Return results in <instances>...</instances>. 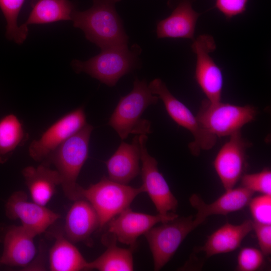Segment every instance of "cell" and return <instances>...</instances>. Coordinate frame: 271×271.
Segmentation results:
<instances>
[{"instance_id": "cell-3", "label": "cell", "mask_w": 271, "mask_h": 271, "mask_svg": "<svg viewBox=\"0 0 271 271\" xmlns=\"http://www.w3.org/2000/svg\"><path fill=\"white\" fill-rule=\"evenodd\" d=\"M159 98L152 93L145 80L136 78L132 90L120 98L108 124L116 131L121 140L125 139L130 133H151L150 121L141 116L150 105L157 103Z\"/></svg>"}, {"instance_id": "cell-25", "label": "cell", "mask_w": 271, "mask_h": 271, "mask_svg": "<svg viewBox=\"0 0 271 271\" xmlns=\"http://www.w3.org/2000/svg\"><path fill=\"white\" fill-rule=\"evenodd\" d=\"M117 246L113 241L106 250L92 261L88 262L87 270L131 271L133 270L132 250Z\"/></svg>"}, {"instance_id": "cell-1", "label": "cell", "mask_w": 271, "mask_h": 271, "mask_svg": "<svg viewBox=\"0 0 271 271\" xmlns=\"http://www.w3.org/2000/svg\"><path fill=\"white\" fill-rule=\"evenodd\" d=\"M120 1L92 0L90 9L74 12L73 26L101 50L127 46L128 38L115 10V4Z\"/></svg>"}, {"instance_id": "cell-31", "label": "cell", "mask_w": 271, "mask_h": 271, "mask_svg": "<svg viewBox=\"0 0 271 271\" xmlns=\"http://www.w3.org/2000/svg\"><path fill=\"white\" fill-rule=\"evenodd\" d=\"M254 231L261 251L264 256L271 253V224H261L253 221Z\"/></svg>"}, {"instance_id": "cell-26", "label": "cell", "mask_w": 271, "mask_h": 271, "mask_svg": "<svg viewBox=\"0 0 271 271\" xmlns=\"http://www.w3.org/2000/svg\"><path fill=\"white\" fill-rule=\"evenodd\" d=\"M25 0H0V9L6 19V37L9 40L21 44L27 38L28 26L18 25V19Z\"/></svg>"}, {"instance_id": "cell-13", "label": "cell", "mask_w": 271, "mask_h": 271, "mask_svg": "<svg viewBox=\"0 0 271 271\" xmlns=\"http://www.w3.org/2000/svg\"><path fill=\"white\" fill-rule=\"evenodd\" d=\"M6 215L11 220L19 219L22 226L35 237L45 232L60 218V215L45 206L30 202L26 193H13L6 204Z\"/></svg>"}, {"instance_id": "cell-27", "label": "cell", "mask_w": 271, "mask_h": 271, "mask_svg": "<svg viewBox=\"0 0 271 271\" xmlns=\"http://www.w3.org/2000/svg\"><path fill=\"white\" fill-rule=\"evenodd\" d=\"M241 186L253 192L271 195V171L268 168L261 171L252 173H244L240 178Z\"/></svg>"}, {"instance_id": "cell-30", "label": "cell", "mask_w": 271, "mask_h": 271, "mask_svg": "<svg viewBox=\"0 0 271 271\" xmlns=\"http://www.w3.org/2000/svg\"><path fill=\"white\" fill-rule=\"evenodd\" d=\"M248 0H216L215 7L227 19L243 13Z\"/></svg>"}, {"instance_id": "cell-18", "label": "cell", "mask_w": 271, "mask_h": 271, "mask_svg": "<svg viewBox=\"0 0 271 271\" xmlns=\"http://www.w3.org/2000/svg\"><path fill=\"white\" fill-rule=\"evenodd\" d=\"M98 228L99 218L90 203L83 198L74 201L66 216L65 237L73 243L86 242Z\"/></svg>"}, {"instance_id": "cell-8", "label": "cell", "mask_w": 271, "mask_h": 271, "mask_svg": "<svg viewBox=\"0 0 271 271\" xmlns=\"http://www.w3.org/2000/svg\"><path fill=\"white\" fill-rule=\"evenodd\" d=\"M148 86L152 93L163 101L170 116L193 134L194 140L189 144V148L193 155L198 156L201 150H210L214 146L217 138L202 127L196 116L173 95L161 79L156 78Z\"/></svg>"}, {"instance_id": "cell-9", "label": "cell", "mask_w": 271, "mask_h": 271, "mask_svg": "<svg viewBox=\"0 0 271 271\" xmlns=\"http://www.w3.org/2000/svg\"><path fill=\"white\" fill-rule=\"evenodd\" d=\"M147 134H140L139 141L142 162V186L154 204L158 213L168 215L175 213L178 201L171 192L163 175L158 168L157 160L148 153Z\"/></svg>"}, {"instance_id": "cell-6", "label": "cell", "mask_w": 271, "mask_h": 271, "mask_svg": "<svg viewBox=\"0 0 271 271\" xmlns=\"http://www.w3.org/2000/svg\"><path fill=\"white\" fill-rule=\"evenodd\" d=\"M255 107L203 100L196 117L202 127L217 138L230 136L255 119Z\"/></svg>"}, {"instance_id": "cell-17", "label": "cell", "mask_w": 271, "mask_h": 271, "mask_svg": "<svg viewBox=\"0 0 271 271\" xmlns=\"http://www.w3.org/2000/svg\"><path fill=\"white\" fill-rule=\"evenodd\" d=\"M225 193L211 203L207 204L199 195L193 194L189 198L191 206L197 210L194 216L201 225L212 215H227L247 206L254 192L243 187L226 190Z\"/></svg>"}, {"instance_id": "cell-21", "label": "cell", "mask_w": 271, "mask_h": 271, "mask_svg": "<svg viewBox=\"0 0 271 271\" xmlns=\"http://www.w3.org/2000/svg\"><path fill=\"white\" fill-rule=\"evenodd\" d=\"M22 173L33 201L43 206L50 201L56 187L61 184L57 171L45 163L37 167H26Z\"/></svg>"}, {"instance_id": "cell-5", "label": "cell", "mask_w": 271, "mask_h": 271, "mask_svg": "<svg viewBox=\"0 0 271 271\" xmlns=\"http://www.w3.org/2000/svg\"><path fill=\"white\" fill-rule=\"evenodd\" d=\"M145 192L142 185L134 188L114 182L105 176L87 188L82 187L81 194L92 205L100 221V229L111 219L129 207L134 198Z\"/></svg>"}, {"instance_id": "cell-16", "label": "cell", "mask_w": 271, "mask_h": 271, "mask_svg": "<svg viewBox=\"0 0 271 271\" xmlns=\"http://www.w3.org/2000/svg\"><path fill=\"white\" fill-rule=\"evenodd\" d=\"M35 236L22 225L7 227L2 235L4 250L0 264L26 267L34 259L36 249Z\"/></svg>"}, {"instance_id": "cell-24", "label": "cell", "mask_w": 271, "mask_h": 271, "mask_svg": "<svg viewBox=\"0 0 271 271\" xmlns=\"http://www.w3.org/2000/svg\"><path fill=\"white\" fill-rule=\"evenodd\" d=\"M28 135L20 119L9 114L0 119V164L6 163L15 150L25 143Z\"/></svg>"}, {"instance_id": "cell-15", "label": "cell", "mask_w": 271, "mask_h": 271, "mask_svg": "<svg viewBox=\"0 0 271 271\" xmlns=\"http://www.w3.org/2000/svg\"><path fill=\"white\" fill-rule=\"evenodd\" d=\"M196 0H169L173 8L171 15L160 21L157 27L158 38H186L194 40L200 14L193 8Z\"/></svg>"}, {"instance_id": "cell-20", "label": "cell", "mask_w": 271, "mask_h": 271, "mask_svg": "<svg viewBox=\"0 0 271 271\" xmlns=\"http://www.w3.org/2000/svg\"><path fill=\"white\" fill-rule=\"evenodd\" d=\"M252 230L253 221L251 220H246L238 225L227 222L210 235L204 244L196 251L205 252L207 258L233 251L240 246Z\"/></svg>"}, {"instance_id": "cell-7", "label": "cell", "mask_w": 271, "mask_h": 271, "mask_svg": "<svg viewBox=\"0 0 271 271\" xmlns=\"http://www.w3.org/2000/svg\"><path fill=\"white\" fill-rule=\"evenodd\" d=\"M199 225L193 216H178L153 227L144 234L152 254L155 270L161 269L170 261L186 236Z\"/></svg>"}, {"instance_id": "cell-2", "label": "cell", "mask_w": 271, "mask_h": 271, "mask_svg": "<svg viewBox=\"0 0 271 271\" xmlns=\"http://www.w3.org/2000/svg\"><path fill=\"white\" fill-rule=\"evenodd\" d=\"M93 129L91 125L86 123L60 145L45 161L54 164L59 175L64 193L72 201L82 198V187L77 184V180L88 158Z\"/></svg>"}, {"instance_id": "cell-14", "label": "cell", "mask_w": 271, "mask_h": 271, "mask_svg": "<svg viewBox=\"0 0 271 271\" xmlns=\"http://www.w3.org/2000/svg\"><path fill=\"white\" fill-rule=\"evenodd\" d=\"M111 219L108 231L119 242L134 249L138 238L159 223L171 221L178 216L174 212L168 215H156L133 211L128 207Z\"/></svg>"}, {"instance_id": "cell-29", "label": "cell", "mask_w": 271, "mask_h": 271, "mask_svg": "<svg viewBox=\"0 0 271 271\" xmlns=\"http://www.w3.org/2000/svg\"><path fill=\"white\" fill-rule=\"evenodd\" d=\"M248 205L253 221L271 224V195L262 194L252 197Z\"/></svg>"}, {"instance_id": "cell-22", "label": "cell", "mask_w": 271, "mask_h": 271, "mask_svg": "<svg viewBox=\"0 0 271 271\" xmlns=\"http://www.w3.org/2000/svg\"><path fill=\"white\" fill-rule=\"evenodd\" d=\"M87 261L73 243L58 234L49 252V266L52 271L87 270Z\"/></svg>"}, {"instance_id": "cell-23", "label": "cell", "mask_w": 271, "mask_h": 271, "mask_svg": "<svg viewBox=\"0 0 271 271\" xmlns=\"http://www.w3.org/2000/svg\"><path fill=\"white\" fill-rule=\"evenodd\" d=\"M31 12L24 23L27 26L71 20L75 11L70 0H31Z\"/></svg>"}, {"instance_id": "cell-28", "label": "cell", "mask_w": 271, "mask_h": 271, "mask_svg": "<svg viewBox=\"0 0 271 271\" xmlns=\"http://www.w3.org/2000/svg\"><path fill=\"white\" fill-rule=\"evenodd\" d=\"M264 255L260 250L254 247L241 248L238 256L236 270L237 271H255L263 265Z\"/></svg>"}, {"instance_id": "cell-10", "label": "cell", "mask_w": 271, "mask_h": 271, "mask_svg": "<svg viewBox=\"0 0 271 271\" xmlns=\"http://www.w3.org/2000/svg\"><path fill=\"white\" fill-rule=\"evenodd\" d=\"M191 47L196 56L195 75L197 83L209 101H220L222 74L210 56L216 48L214 38L209 35H200L193 40Z\"/></svg>"}, {"instance_id": "cell-4", "label": "cell", "mask_w": 271, "mask_h": 271, "mask_svg": "<svg viewBox=\"0 0 271 271\" xmlns=\"http://www.w3.org/2000/svg\"><path fill=\"white\" fill-rule=\"evenodd\" d=\"M140 52V47L136 45L130 49L127 45L106 48L87 61L73 60L71 66L76 73H86L112 87L135 68Z\"/></svg>"}, {"instance_id": "cell-19", "label": "cell", "mask_w": 271, "mask_h": 271, "mask_svg": "<svg viewBox=\"0 0 271 271\" xmlns=\"http://www.w3.org/2000/svg\"><path fill=\"white\" fill-rule=\"evenodd\" d=\"M139 136L131 144L122 142L115 153L105 162L108 178L114 182L127 185L141 172Z\"/></svg>"}, {"instance_id": "cell-12", "label": "cell", "mask_w": 271, "mask_h": 271, "mask_svg": "<svg viewBox=\"0 0 271 271\" xmlns=\"http://www.w3.org/2000/svg\"><path fill=\"white\" fill-rule=\"evenodd\" d=\"M219 151L213 162L215 170L226 190L233 188L247 167L246 149L251 144L242 136L241 130L230 136Z\"/></svg>"}, {"instance_id": "cell-11", "label": "cell", "mask_w": 271, "mask_h": 271, "mask_svg": "<svg viewBox=\"0 0 271 271\" xmlns=\"http://www.w3.org/2000/svg\"><path fill=\"white\" fill-rule=\"evenodd\" d=\"M86 123L83 107L65 114L52 124L39 139L32 142L29 147L30 157L37 162H45L60 145Z\"/></svg>"}]
</instances>
